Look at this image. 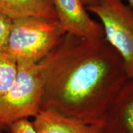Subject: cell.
Here are the masks:
<instances>
[{
	"label": "cell",
	"instance_id": "1",
	"mask_svg": "<svg viewBox=\"0 0 133 133\" xmlns=\"http://www.w3.org/2000/svg\"><path fill=\"white\" fill-rule=\"evenodd\" d=\"M44 73L42 108L91 123L107 115L128 79L124 62L104 38L70 34L40 62Z\"/></svg>",
	"mask_w": 133,
	"mask_h": 133
},
{
	"label": "cell",
	"instance_id": "2",
	"mask_svg": "<svg viewBox=\"0 0 133 133\" xmlns=\"http://www.w3.org/2000/svg\"><path fill=\"white\" fill-rule=\"evenodd\" d=\"M66 33L57 20H12L3 50L17 64L38 63L61 43Z\"/></svg>",
	"mask_w": 133,
	"mask_h": 133
},
{
	"label": "cell",
	"instance_id": "3",
	"mask_svg": "<svg viewBox=\"0 0 133 133\" xmlns=\"http://www.w3.org/2000/svg\"><path fill=\"white\" fill-rule=\"evenodd\" d=\"M44 73L38 63L18 64V73L10 90L0 98V128L20 119L34 117L42 108Z\"/></svg>",
	"mask_w": 133,
	"mask_h": 133
},
{
	"label": "cell",
	"instance_id": "4",
	"mask_svg": "<svg viewBox=\"0 0 133 133\" xmlns=\"http://www.w3.org/2000/svg\"><path fill=\"white\" fill-rule=\"evenodd\" d=\"M102 26L105 40L123 60L128 78H133V9L124 0H98L87 8Z\"/></svg>",
	"mask_w": 133,
	"mask_h": 133
},
{
	"label": "cell",
	"instance_id": "5",
	"mask_svg": "<svg viewBox=\"0 0 133 133\" xmlns=\"http://www.w3.org/2000/svg\"><path fill=\"white\" fill-rule=\"evenodd\" d=\"M58 22L64 32L90 39L104 38L102 26L90 16L81 0H52Z\"/></svg>",
	"mask_w": 133,
	"mask_h": 133
},
{
	"label": "cell",
	"instance_id": "6",
	"mask_svg": "<svg viewBox=\"0 0 133 133\" xmlns=\"http://www.w3.org/2000/svg\"><path fill=\"white\" fill-rule=\"evenodd\" d=\"M37 133H104V124L91 123L61 113L52 109H42L33 117Z\"/></svg>",
	"mask_w": 133,
	"mask_h": 133
},
{
	"label": "cell",
	"instance_id": "7",
	"mask_svg": "<svg viewBox=\"0 0 133 133\" xmlns=\"http://www.w3.org/2000/svg\"><path fill=\"white\" fill-rule=\"evenodd\" d=\"M104 133H133V78L115 98L104 121Z\"/></svg>",
	"mask_w": 133,
	"mask_h": 133
},
{
	"label": "cell",
	"instance_id": "8",
	"mask_svg": "<svg viewBox=\"0 0 133 133\" xmlns=\"http://www.w3.org/2000/svg\"><path fill=\"white\" fill-rule=\"evenodd\" d=\"M0 12L12 20L24 18L57 20L52 0H0Z\"/></svg>",
	"mask_w": 133,
	"mask_h": 133
},
{
	"label": "cell",
	"instance_id": "9",
	"mask_svg": "<svg viewBox=\"0 0 133 133\" xmlns=\"http://www.w3.org/2000/svg\"><path fill=\"white\" fill-rule=\"evenodd\" d=\"M18 73V64L2 50H0V98L10 90Z\"/></svg>",
	"mask_w": 133,
	"mask_h": 133
},
{
	"label": "cell",
	"instance_id": "10",
	"mask_svg": "<svg viewBox=\"0 0 133 133\" xmlns=\"http://www.w3.org/2000/svg\"><path fill=\"white\" fill-rule=\"evenodd\" d=\"M7 128L9 129V133H37L33 127V122L28 118L16 121Z\"/></svg>",
	"mask_w": 133,
	"mask_h": 133
},
{
	"label": "cell",
	"instance_id": "11",
	"mask_svg": "<svg viewBox=\"0 0 133 133\" xmlns=\"http://www.w3.org/2000/svg\"><path fill=\"white\" fill-rule=\"evenodd\" d=\"M12 25V19L0 12V50L5 46Z\"/></svg>",
	"mask_w": 133,
	"mask_h": 133
},
{
	"label": "cell",
	"instance_id": "12",
	"mask_svg": "<svg viewBox=\"0 0 133 133\" xmlns=\"http://www.w3.org/2000/svg\"><path fill=\"white\" fill-rule=\"evenodd\" d=\"M83 3V5L86 7V8L89 6L95 5V3L98 2V0H81Z\"/></svg>",
	"mask_w": 133,
	"mask_h": 133
},
{
	"label": "cell",
	"instance_id": "13",
	"mask_svg": "<svg viewBox=\"0 0 133 133\" xmlns=\"http://www.w3.org/2000/svg\"><path fill=\"white\" fill-rule=\"evenodd\" d=\"M127 2H128L129 5L133 9V0H127Z\"/></svg>",
	"mask_w": 133,
	"mask_h": 133
},
{
	"label": "cell",
	"instance_id": "14",
	"mask_svg": "<svg viewBox=\"0 0 133 133\" xmlns=\"http://www.w3.org/2000/svg\"><path fill=\"white\" fill-rule=\"evenodd\" d=\"M0 133H2V132H1V129H0Z\"/></svg>",
	"mask_w": 133,
	"mask_h": 133
},
{
	"label": "cell",
	"instance_id": "15",
	"mask_svg": "<svg viewBox=\"0 0 133 133\" xmlns=\"http://www.w3.org/2000/svg\"><path fill=\"white\" fill-rule=\"evenodd\" d=\"M0 129H1V128H0Z\"/></svg>",
	"mask_w": 133,
	"mask_h": 133
}]
</instances>
